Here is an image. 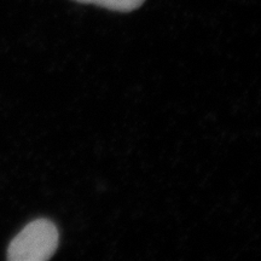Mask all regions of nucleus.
Listing matches in <instances>:
<instances>
[{"mask_svg":"<svg viewBox=\"0 0 261 261\" xmlns=\"http://www.w3.org/2000/svg\"><path fill=\"white\" fill-rule=\"evenodd\" d=\"M81 4H92L119 12H129L140 8L145 0H74Z\"/></svg>","mask_w":261,"mask_h":261,"instance_id":"2","label":"nucleus"},{"mask_svg":"<svg viewBox=\"0 0 261 261\" xmlns=\"http://www.w3.org/2000/svg\"><path fill=\"white\" fill-rule=\"evenodd\" d=\"M60 233L52 221L38 219L29 223L10 243L8 259L11 261H45L57 250Z\"/></svg>","mask_w":261,"mask_h":261,"instance_id":"1","label":"nucleus"}]
</instances>
